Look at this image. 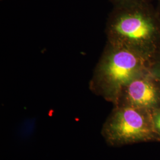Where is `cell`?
<instances>
[{"label":"cell","mask_w":160,"mask_h":160,"mask_svg":"<svg viewBox=\"0 0 160 160\" xmlns=\"http://www.w3.org/2000/svg\"><path fill=\"white\" fill-rule=\"evenodd\" d=\"M102 135L111 147L160 142L152 115L148 112L129 106H115L104 122Z\"/></svg>","instance_id":"obj_3"},{"label":"cell","mask_w":160,"mask_h":160,"mask_svg":"<svg viewBox=\"0 0 160 160\" xmlns=\"http://www.w3.org/2000/svg\"><path fill=\"white\" fill-rule=\"evenodd\" d=\"M110 1H111V2L113 4L114 6L144 2V1H149V0H110Z\"/></svg>","instance_id":"obj_7"},{"label":"cell","mask_w":160,"mask_h":160,"mask_svg":"<svg viewBox=\"0 0 160 160\" xmlns=\"http://www.w3.org/2000/svg\"><path fill=\"white\" fill-rule=\"evenodd\" d=\"M113 106H129L152 114L160 109V83L148 71L125 86Z\"/></svg>","instance_id":"obj_4"},{"label":"cell","mask_w":160,"mask_h":160,"mask_svg":"<svg viewBox=\"0 0 160 160\" xmlns=\"http://www.w3.org/2000/svg\"><path fill=\"white\" fill-rule=\"evenodd\" d=\"M106 33L107 42L134 52L148 62L160 49V20L149 1L114 6Z\"/></svg>","instance_id":"obj_1"},{"label":"cell","mask_w":160,"mask_h":160,"mask_svg":"<svg viewBox=\"0 0 160 160\" xmlns=\"http://www.w3.org/2000/svg\"><path fill=\"white\" fill-rule=\"evenodd\" d=\"M156 8V11L157 12L158 16L159 17L160 20V0H158L157 6V8Z\"/></svg>","instance_id":"obj_8"},{"label":"cell","mask_w":160,"mask_h":160,"mask_svg":"<svg viewBox=\"0 0 160 160\" xmlns=\"http://www.w3.org/2000/svg\"><path fill=\"white\" fill-rule=\"evenodd\" d=\"M148 69V62L135 52L107 42L90 82V89L114 105L123 88Z\"/></svg>","instance_id":"obj_2"},{"label":"cell","mask_w":160,"mask_h":160,"mask_svg":"<svg viewBox=\"0 0 160 160\" xmlns=\"http://www.w3.org/2000/svg\"><path fill=\"white\" fill-rule=\"evenodd\" d=\"M149 72L160 83V49L149 62Z\"/></svg>","instance_id":"obj_5"},{"label":"cell","mask_w":160,"mask_h":160,"mask_svg":"<svg viewBox=\"0 0 160 160\" xmlns=\"http://www.w3.org/2000/svg\"><path fill=\"white\" fill-rule=\"evenodd\" d=\"M151 115L155 129L160 137V109L154 112Z\"/></svg>","instance_id":"obj_6"}]
</instances>
